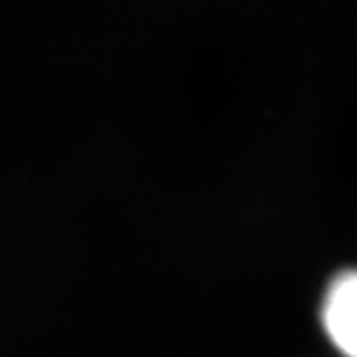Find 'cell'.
I'll list each match as a JSON object with an SVG mask.
<instances>
[{"mask_svg":"<svg viewBox=\"0 0 357 357\" xmlns=\"http://www.w3.org/2000/svg\"><path fill=\"white\" fill-rule=\"evenodd\" d=\"M320 318L332 346L341 355L357 357V269L344 271L330 283Z\"/></svg>","mask_w":357,"mask_h":357,"instance_id":"cell-1","label":"cell"}]
</instances>
